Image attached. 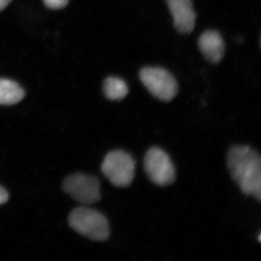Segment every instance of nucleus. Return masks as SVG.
Masks as SVG:
<instances>
[{"label": "nucleus", "mask_w": 261, "mask_h": 261, "mask_svg": "<svg viewBox=\"0 0 261 261\" xmlns=\"http://www.w3.org/2000/svg\"><path fill=\"white\" fill-rule=\"evenodd\" d=\"M227 165L233 179L242 192L260 201V154L249 146H235L228 152Z\"/></svg>", "instance_id": "1"}, {"label": "nucleus", "mask_w": 261, "mask_h": 261, "mask_svg": "<svg viewBox=\"0 0 261 261\" xmlns=\"http://www.w3.org/2000/svg\"><path fill=\"white\" fill-rule=\"evenodd\" d=\"M69 224L75 231L93 241H106L109 238L110 226L106 216L85 206L72 211Z\"/></svg>", "instance_id": "2"}, {"label": "nucleus", "mask_w": 261, "mask_h": 261, "mask_svg": "<svg viewBox=\"0 0 261 261\" xmlns=\"http://www.w3.org/2000/svg\"><path fill=\"white\" fill-rule=\"evenodd\" d=\"M101 169L114 186L126 187L135 178V161L128 152L114 150L105 158Z\"/></svg>", "instance_id": "3"}, {"label": "nucleus", "mask_w": 261, "mask_h": 261, "mask_svg": "<svg viewBox=\"0 0 261 261\" xmlns=\"http://www.w3.org/2000/svg\"><path fill=\"white\" fill-rule=\"evenodd\" d=\"M140 80L149 92L158 99L170 102L178 93L177 82L167 70L159 67H146L141 70Z\"/></svg>", "instance_id": "4"}, {"label": "nucleus", "mask_w": 261, "mask_h": 261, "mask_svg": "<svg viewBox=\"0 0 261 261\" xmlns=\"http://www.w3.org/2000/svg\"><path fill=\"white\" fill-rule=\"evenodd\" d=\"M63 191L84 205L100 200V185L97 178L84 173L68 176L63 184Z\"/></svg>", "instance_id": "5"}, {"label": "nucleus", "mask_w": 261, "mask_h": 261, "mask_svg": "<svg viewBox=\"0 0 261 261\" xmlns=\"http://www.w3.org/2000/svg\"><path fill=\"white\" fill-rule=\"evenodd\" d=\"M144 166L149 179L159 186H168L175 181L176 171L172 161L159 147H152L147 151Z\"/></svg>", "instance_id": "6"}, {"label": "nucleus", "mask_w": 261, "mask_h": 261, "mask_svg": "<svg viewBox=\"0 0 261 261\" xmlns=\"http://www.w3.org/2000/svg\"><path fill=\"white\" fill-rule=\"evenodd\" d=\"M173 18L175 28L181 34H190L195 27L196 15L192 0H166Z\"/></svg>", "instance_id": "7"}, {"label": "nucleus", "mask_w": 261, "mask_h": 261, "mask_svg": "<svg viewBox=\"0 0 261 261\" xmlns=\"http://www.w3.org/2000/svg\"><path fill=\"white\" fill-rule=\"evenodd\" d=\"M198 46L205 59L214 64L222 61L225 53L224 39L216 31L208 30L200 36Z\"/></svg>", "instance_id": "8"}, {"label": "nucleus", "mask_w": 261, "mask_h": 261, "mask_svg": "<svg viewBox=\"0 0 261 261\" xmlns=\"http://www.w3.org/2000/svg\"><path fill=\"white\" fill-rule=\"evenodd\" d=\"M25 92L18 84L5 79H0V105L12 106L23 99Z\"/></svg>", "instance_id": "9"}, {"label": "nucleus", "mask_w": 261, "mask_h": 261, "mask_svg": "<svg viewBox=\"0 0 261 261\" xmlns=\"http://www.w3.org/2000/svg\"><path fill=\"white\" fill-rule=\"evenodd\" d=\"M104 92L111 100H121L128 93V85L121 79L109 77L105 81Z\"/></svg>", "instance_id": "10"}, {"label": "nucleus", "mask_w": 261, "mask_h": 261, "mask_svg": "<svg viewBox=\"0 0 261 261\" xmlns=\"http://www.w3.org/2000/svg\"><path fill=\"white\" fill-rule=\"evenodd\" d=\"M69 0H43L44 5L50 9L58 10L65 8Z\"/></svg>", "instance_id": "11"}, {"label": "nucleus", "mask_w": 261, "mask_h": 261, "mask_svg": "<svg viewBox=\"0 0 261 261\" xmlns=\"http://www.w3.org/2000/svg\"><path fill=\"white\" fill-rule=\"evenodd\" d=\"M8 199H9V195L8 192L3 187H0V205L8 202Z\"/></svg>", "instance_id": "12"}, {"label": "nucleus", "mask_w": 261, "mask_h": 261, "mask_svg": "<svg viewBox=\"0 0 261 261\" xmlns=\"http://www.w3.org/2000/svg\"><path fill=\"white\" fill-rule=\"evenodd\" d=\"M12 0H0V11L5 9L11 3Z\"/></svg>", "instance_id": "13"}, {"label": "nucleus", "mask_w": 261, "mask_h": 261, "mask_svg": "<svg viewBox=\"0 0 261 261\" xmlns=\"http://www.w3.org/2000/svg\"><path fill=\"white\" fill-rule=\"evenodd\" d=\"M258 241L260 242V243L261 242V235L260 234L259 235Z\"/></svg>", "instance_id": "14"}]
</instances>
